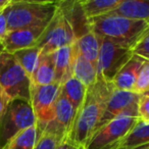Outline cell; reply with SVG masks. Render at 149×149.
<instances>
[{
	"mask_svg": "<svg viewBox=\"0 0 149 149\" xmlns=\"http://www.w3.org/2000/svg\"><path fill=\"white\" fill-rule=\"evenodd\" d=\"M145 59L133 54L131 58L124 64L122 68L116 72L111 83L116 89L122 91L133 92V88L136 83L137 74Z\"/></svg>",
	"mask_w": 149,
	"mask_h": 149,
	"instance_id": "cell-14",
	"label": "cell"
},
{
	"mask_svg": "<svg viewBox=\"0 0 149 149\" xmlns=\"http://www.w3.org/2000/svg\"><path fill=\"white\" fill-rule=\"evenodd\" d=\"M7 33H8V28H7V21L4 15V9H0V41L6 36Z\"/></svg>",
	"mask_w": 149,
	"mask_h": 149,
	"instance_id": "cell-30",
	"label": "cell"
},
{
	"mask_svg": "<svg viewBox=\"0 0 149 149\" xmlns=\"http://www.w3.org/2000/svg\"><path fill=\"white\" fill-rule=\"evenodd\" d=\"M45 28L32 27L8 31L4 38L0 41L3 51L15 53L19 50L37 46Z\"/></svg>",
	"mask_w": 149,
	"mask_h": 149,
	"instance_id": "cell-11",
	"label": "cell"
},
{
	"mask_svg": "<svg viewBox=\"0 0 149 149\" xmlns=\"http://www.w3.org/2000/svg\"><path fill=\"white\" fill-rule=\"evenodd\" d=\"M55 68V83L61 84L72 76V63L74 58V44L57 49L52 53Z\"/></svg>",
	"mask_w": 149,
	"mask_h": 149,
	"instance_id": "cell-19",
	"label": "cell"
},
{
	"mask_svg": "<svg viewBox=\"0 0 149 149\" xmlns=\"http://www.w3.org/2000/svg\"><path fill=\"white\" fill-rule=\"evenodd\" d=\"M0 86L13 99L31 102L32 82L11 53H0Z\"/></svg>",
	"mask_w": 149,
	"mask_h": 149,
	"instance_id": "cell-5",
	"label": "cell"
},
{
	"mask_svg": "<svg viewBox=\"0 0 149 149\" xmlns=\"http://www.w3.org/2000/svg\"><path fill=\"white\" fill-rule=\"evenodd\" d=\"M72 76L79 80L87 88L97 82V68L77 51L74 45V58L72 63Z\"/></svg>",
	"mask_w": 149,
	"mask_h": 149,
	"instance_id": "cell-16",
	"label": "cell"
},
{
	"mask_svg": "<svg viewBox=\"0 0 149 149\" xmlns=\"http://www.w3.org/2000/svg\"><path fill=\"white\" fill-rule=\"evenodd\" d=\"M60 93V84L52 83L44 86H32L31 105L40 133L52 120L56 100Z\"/></svg>",
	"mask_w": 149,
	"mask_h": 149,
	"instance_id": "cell-9",
	"label": "cell"
},
{
	"mask_svg": "<svg viewBox=\"0 0 149 149\" xmlns=\"http://www.w3.org/2000/svg\"><path fill=\"white\" fill-rule=\"evenodd\" d=\"M74 45L81 55H83L86 59L92 62L94 65H97L100 41L99 38L96 36V34L92 30L87 34L76 39Z\"/></svg>",
	"mask_w": 149,
	"mask_h": 149,
	"instance_id": "cell-20",
	"label": "cell"
},
{
	"mask_svg": "<svg viewBox=\"0 0 149 149\" xmlns=\"http://www.w3.org/2000/svg\"><path fill=\"white\" fill-rule=\"evenodd\" d=\"M37 125L31 102L13 99L0 120V149L22 131Z\"/></svg>",
	"mask_w": 149,
	"mask_h": 149,
	"instance_id": "cell-6",
	"label": "cell"
},
{
	"mask_svg": "<svg viewBox=\"0 0 149 149\" xmlns=\"http://www.w3.org/2000/svg\"><path fill=\"white\" fill-rule=\"evenodd\" d=\"M138 116L141 122L149 124V95H141L138 102Z\"/></svg>",
	"mask_w": 149,
	"mask_h": 149,
	"instance_id": "cell-28",
	"label": "cell"
},
{
	"mask_svg": "<svg viewBox=\"0 0 149 149\" xmlns=\"http://www.w3.org/2000/svg\"><path fill=\"white\" fill-rule=\"evenodd\" d=\"M10 101L11 99L9 98V96L5 93V91L0 86V120H1L2 116H4L5 111L7 109V106L10 103Z\"/></svg>",
	"mask_w": 149,
	"mask_h": 149,
	"instance_id": "cell-29",
	"label": "cell"
},
{
	"mask_svg": "<svg viewBox=\"0 0 149 149\" xmlns=\"http://www.w3.org/2000/svg\"><path fill=\"white\" fill-rule=\"evenodd\" d=\"M11 0H0V9H5L9 5Z\"/></svg>",
	"mask_w": 149,
	"mask_h": 149,
	"instance_id": "cell-32",
	"label": "cell"
},
{
	"mask_svg": "<svg viewBox=\"0 0 149 149\" xmlns=\"http://www.w3.org/2000/svg\"><path fill=\"white\" fill-rule=\"evenodd\" d=\"M140 96L141 95L134 93V92L122 91V90L114 88L112 90L109 99H108L107 104H106L105 111L101 118L100 126L113 120L114 118L126 111L128 108H130L134 104H138Z\"/></svg>",
	"mask_w": 149,
	"mask_h": 149,
	"instance_id": "cell-12",
	"label": "cell"
},
{
	"mask_svg": "<svg viewBox=\"0 0 149 149\" xmlns=\"http://www.w3.org/2000/svg\"><path fill=\"white\" fill-rule=\"evenodd\" d=\"M40 136L37 125L15 135L2 149H34Z\"/></svg>",
	"mask_w": 149,
	"mask_h": 149,
	"instance_id": "cell-23",
	"label": "cell"
},
{
	"mask_svg": "<svg viewBox=\"0 0 149 149\" xmlns=\"http://www.w3.org/2000/svg\"><path fill=\"white\" fill-rule=\"evenodd\" d=\"M56 149H86V148L84 146H81V145L72 142L68 139H63L61 142H59V144L57 145Z\"/></svg>",
	"mask_w": 149,
	"mask_h": 149,
	"instance_id": "cell-31",
	"label": "cell"
},
{
	"mask_svg": "<svg viewBox=\"0 0 149 149\" xmlns=\"http://www.w3.org/2000/svg\"><path fill=\"white\" fill-rule=\"evenodd\" d=\"M139 122L138 104H134L130 108L120 113L113 120L100 126L94 132L86 149H109L122 140L133 127Z\"/></svg>",
	"mask_w": 149,
	"mask_h": 149,
	"instance_id": "cell-4",
	"label": "cell"
},
{
	"mask_svg": "<svg viewBox=\"0 0 149 149\" xmlns=\"http://www.w3.org/2000/svg\"><path fill=\"white\" fill-rule=\"evenodd\" d=\"M91 29L98 38L105 39L122 47L132 48L148 29L149 24L143 21L106 15L90 19Z\"/></svg>",
	"mask_w": 149,
	"mask_h": 149,
	"instance_id": "cell-2",
	"label": "cell"
},
{
	"mask_svg": "<svg viewBox=\"0 0 149 149\" xmlns=\"http://www.w3.org/2000/svg\"><path fill=\"white\" fill-rule=\"evenodd\" d=\"M144 95H149V91H148V92H147V93H146V94H144Z\"/></svg>",
	"mask_w": 149,
	"mask_h": 149,
	"instance_id": "cell-35",
	"label": "cell"
},
{
	"mask_svg": "<svg viewBox=\"0 0 149 149\" xmlns=\"http://www.w3.org/2000/svg\"><path fill=\"white\" fill-rule=\"evenodd\" d=\"M149 145V124L139 122L116 145L109 149H135Z\"/></svg>",
	"mask_w": 149,
	"mask_h": 149,
	"instance_id": "cell-17",
	"label": "cell"
},
{
	"mask_svg": "<svg viewBox=\"0 0 149 149\" xmlns=\"http://www.w3.org/2000/svg\"><path fill=\"white\" fill-rule=\"evenodd\" d=\"M99 54L97 60V80L111 82L116 72L133 55L131 48L122 47L99 38Z\"/></svg>",
	"mask_w": 149,
	"mask_h": 149,
	"instance_id": "cell-8",
	"label": "cell"
},
{
	"mask_svg": "<svg viewBox=\"0 0 149 149\" xmlns=\"http://www.w3.org/2000/svg\"><path fill=\"white\" fill-rule=\"evenodd\" d=\"M59 2L11 0L4 9L8 31L32 27L46 28L58 9Z\"/></svg>",
	"mask_w": 149,
	"mask_h": 149,
	"instance_id": "cell-3",
	"label": "cell"
},
{
	"mask_svg": "<svg viewBox=\"0 0 149 149\" xmlns=\"http://www.w3.org/2000/svg\"><path fill=\"white\" fill-rule=\"evenodd\" d=\"M76 113H77V109L64 96L59 93L55 103L53 118L46 125L42 132L53 135L62 141L68 137Z\"/></svg>",
	"mask_w": 149,
	"mask_h": 149,
	"instance_id": "cell-10",
	"label": "cell"
},
{
	"mask_svg": "<svg viewBox=\"0 0 149 149\" xmlns=\"http://www.w3.org/2000/svg\"><path fill=\"white\" fill-rule=\"evenodd\" d=\"M40 54H41V49L38 46H34V47L27 48V49L19 50V51L13 53V55L21 64L24 70L27 72L30 79H32V76H33L36 66L38 64Z\"/></svg>",
	"mask_w": 149,
	"mask_h": 149,
	"instance_id": "cell-24",
	"label": "cell"
},
{
	"mask_svg": "<svg viewBox=\"0 0 149 149\" xmlns=\"http://www.w3.org/2000/svg\"><path fill=\"white\" fill-rule=\"evenodd\" d=\"M120 2V0H82L80 4L88 19H93L111 13Z\"/></svg>",
	"mask_w": 149,
	"mask_h": 149,
	"instance_id": "cell-22",
	"label": "cell"
},
{
	"mask_svg": "<svg viewBox=\"0 0 149 149\" xmlns=\"http://www.w3.org/2000/svg\"><path fill=\"white\" fill-rule=\"evenodd\" d=\"M108 15H120L149 24V0H120V4Z\"/></svg>",
	"mask_w": 149,
	"mask_h": 149,
	"instance_id": "cell-15",
	"label": "cell"
},
{
	"mask_svg": "<svg viewBox=\"0 0 149 149\" xmlns=\"http://www.w3.org/2000/svg\"><path fill=\"white\" fill-rule=\"evenodd\" d=\"M149 91V61L144 60L137 74V79L133 92L139 95H144Z\"/></svg>",
	"mask_w": 149,
	"mask_h": 149,
	"instance_id": "cell-25",
	"label": "cell"
},
{
	"mask_svg": "<svg viewBox=\"0 0 149 149\" xmlns=\"http://www.w3.org/2000/svg\"><path fill=\"white\" fill-rule=\"evenodd\" d=\"M135 149H149V145H146V146H142V147H138V148Z\"/></svg>",
	"mask_w": 149,
	"mask_h": 149,
	"instance_id": "cell-33",
	"label": "cell"
},
{
	"mask_svg": "<svg viewBox=\"0 0 149 149\" xmlns=\"http://www.w3.org/2000/svg\"><path fill=\"white\" fill-rule=\"evenodd\" d=\"M133 54L149 61V30L140 37V39L131 48Z\"/></svg>",
	"mask_w": 149,
	"mask_h": 149,
	"instance_id": "cell-26",
	"label": "cell"
},
{
	"mask_svg": "<svg viewBox=\"0 0 149 149\" xmlns=\"http://www.w3.org/2000/svg\"><path fill=\"white\" fill-rule=\"evenodd\" d=\"M3 51V49H2V47H1V45H0V53Z\"/></svg>",
	"mask_w": 149,
	"mask_h": 149,
	"instance_id": "cell-34",
	"label": "cell"
},
{
	"mask_svg": "<svg viewBox=\"0 0 149 149\" xmlns=\"http://www.w3.org/2000/svg\"><path fill=\"white\" fill-rule=\"evenodd\" d=\"M88 88L72 76L60 84V94L72 103L76 109L82 105Z\"/></svg>",
	"mask_w": 149,
	"mask_h": 149,
	"instance_id": "cell-21",
	"label": "cell"
},
{
	"mask_svg": "<svg viewBox=\"0 0 149 149\" xmlns=\"http://www.w3.org/2000/svg\"><path fill=\"white\" fill-rule=\"evenodd\" d=\"M148 30H149V26H148V29H147V30H146V31H148Z\"/></svg>",
	"mask_w": 149,
	"mask_h": 149,
	"instance_id": "cell-36",
	"label": "cell"
},
{
	"mask_svg": "<svg viewBox=\"0 0 149 149\" xmlns=\"http://www.w3.org/2000/svg\"><path fill=\"white\" fill-rule=\"evenodd\" d=\"M113 89L114 86L111 82L104 80H97L94 85L88 88L83 103L77 109L74 123L65 139L84 147L87 145L94 132L99 128Z\"/></svg>",
	"mask_w": 149,
	"mask_h": 149,
	"instance_id": "cell-1",
	"label": "cell"
},
{
	"mask_svg": "<svg viewBox=\"0 0 149 149\" xmlns=\"http://www.w3.org/2000/svg\"><path fill=\"white\" fill-rule=\"evenodd\" d=\"M59 142H61V140L58 139L57 137L48 134V133L42 132L40 133L39 139H38L34 149H56Z\"/></svg>",
	"mask_w": 149,
	"mask_h": 149,
	"instance_id": "cell-27",
	"label": "cell"
},
{
	"mask_svg": "<svg viewBox=\"0 0 149 149\" xmlns=\"http://www.w3.org/2000/svg\"><path fill=\"white\" fill-rule=\"evenodd\" d=\"M59 7L70 22L76 39L85 35L92 30L90 19H88V17H86L80 4V1L59 2Z\"/></svg>",
	"mask_w": 149,
	"mask_h": 149,
	"instance_id": "cell-13",
	"label": "cell"
},
{
	"mask_svg": "<svg viewBox=\"0 0 149 149\" xmlns=\"http://www.w3.org/2000/svg\"><path fill=\"white\" fill-rule=\"evenodd\" d=\"M76 41L68 19L58 5V9L49 25L45 28L37 46L41 52L53 53L57 49L72 45Z\"/></svg>",
	"mask_w": 149,
	"mask_h": 149,
	"instance_id": "cell-7",
	"label": "cell"
},
{
	"mask_svg": "<svg viewBox=\"0 0 149 149\" xmlns=\"http://www.w3.org/2000/svg\"><path fill=\"white\" fill-rule=\"evenodd\" d=\"M31 81L32 86H44L55 83V68L52 53L41 52Z\"/></svg>",
	"mask_w": 149,
	"mask_h": 149,
	"instance_id": "cell-18",
	"label": "cell"
}]
</instances>
